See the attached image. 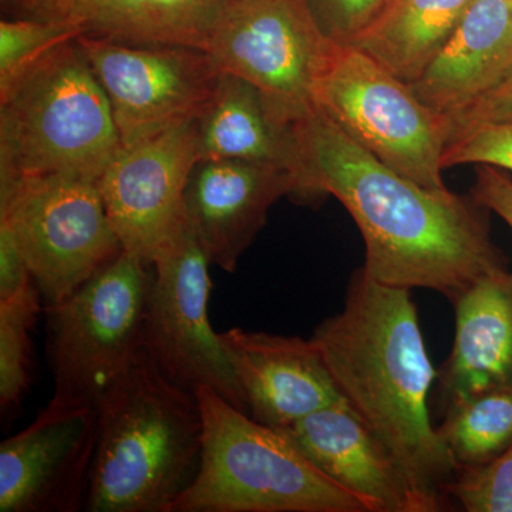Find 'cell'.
Masks as SVG:
<instances>
[{
	"label": "cell",
	"mask_w": 512,
	"mask_h": 512,
	"mask_svg": "<svg viewBox=\"0 0 512 512\" xmlns=\"http://www.w3.org/2000/svg\"><path fill=\"white\" fill-rule=\"evenodd\" d=\"M298 200L332 195L362 234L367 275L396 288L429 289L453 301L478 279L508 268L483 205L421 187L360 147L318 106L296 121Z\"/></svg>",
	"instance_id": "1"
},
{
	"label": "cell",
	"mask_w": 512,
	"mask_h": 512,
	"mask_svg": "<svg viewBox=\"0 0 512 512\" xmlns=\"http://www.w3.org/2000/svg\"><path fill=\"white\" fill-rule=\"evenodd\" d=\"M410 292L356 269L342 311L311 338L343 402L396 458L424 512H436L446 505L458 468L431 423L437 372Z\"/></svg>",
	"instance_id": "2"
},
{
	"label": "cell",
	"mask_w": 512,
	"mask_h": 512,
	"mask_svg": "<svg viewBox=\"0 0 512 512\" xmlns=\"http://www.w3.org/2000/svg\"><path fill=\"white\" fill-rule=\"evenodd\" d=\"M84 511L173 512L200 468L204 419L197 394L141 352L104 393Z\"/></svg>",
	"instance_id": "3"
},
{
	"label": "cell",
	"mask_w": 512,
	"mask_h": 512,
	"mask_svg": "<svg viewBox=\"0 0 512 512\" xmlns=\"http://www.w3.org/2000/svg\"><path fill=\"white\" fill-rule=\"evenodd\" d=\"M121 148L109 99L76 39L0 87V181L99 180Z\"/></svg>",
	"instance_id": "4"
},
{
	"label": "cell",
	"mask_w": 512,
	"mask_h": 512,
	"mask_svg": "<svg viewBox=\"0 0 512 512\" xmlns=\"http://www.w3.org/2000/svg\"><path fill=\"white\" fill-rule=\"evenodd\" d=\"M204 447L197 476L173 512H370L279 429L201 387Z\"/></svg>",
	"instance_id": "5"
},
{
	"label": "cell",
	"mask_w": 512,
	"mask_h": 512,
	"mask_svg": "<svg viewBox=\"0 0 512 512\" xmlns=\"http://www.w3.org/2000/svg\"><path fill=\"white\" fill-rule=\"evenodd\" d=\"M153 266L121 251L69 298L46 306L56 396L97 406L143 352Z\"/></svg>",
	"instance_id": "6"
},
{
	"label": "cell",
	"mask_w": 512,
	"mask_h": 512,
	"mask_svg": "<svg viewBox=\"0 0 512 512\" xmlns=\"http://www.w3.org/2000/svg\"><path fill=\"white\" fill-rule=\"evenodd\" d=\"M316 106L360 147L430 190H446L447 120L410 84L353 45H336L315 90Z\"/></svg>",
	"instance_id": "7"
},
{
	"label": "cell",
	"mask_w": 512,
	"mask_h": 512,
	"mask_svg": "<svg viewBox=\"0 0 512 512\" xmlns=\"http://www.w3.org/2000/svg\"><path fill=\"white\" fill-rule=\"evenodd\" d=\"M0 220L15 231L46 306L69 298L123 251L92 178L0 181Z\"/></svg>",
	"instance_id": "8"
},
{
	"label": "cell",
	"mask_w": 512,
	"mask_h": 512,
	"mask_svg": "<svg viewBox=\"0 0 512 512\" xmlns=\"http://www.w3.org/2000/svg\"><path fill=\"white\" fill-rule=\"evenodd\" d=\"M336 45L303 0H224L204 50L222 73L254 84L298 121L315 109L316 84Z\"/></svg>",
	"instance_id": "9"
},
{
	"label": "cell",
	"mask_w": 512,
	"mask_h": 512,
	"mask_svg": "<svg viewBox=\"0 0 512 512\" xmlns=\"http://www.w3.org/2000/svg\"><path fill=\"white\" fill-rule=\"evenodd\" d=\"M210 265L183 220L151 264L143 350L171 382L192 393L210 387L245 413L221 333L208 316Z\"/></svg>",
	"instance_id": "10"
},
{
	"label": "cell",
	"mask_w": 512,
	"mask_h": 512,
	"mask_svg": "<svg viewBox=\"0 0 512 512\" xmlns=\"http://www.w3.org/2000/svg\"><path fill=\"white\" fill-rule=\"evenodd\" d=\"M76 40L109 99L121 146L200 119L220 82L218 64L195 47Z\"/></svg>",
	"instance_id": "11"
},
{
	"label": "cell",
	"mask_w": 512,
	"mask_h": 512,
	"mask_svg": "<svg viewBox=\"0 0 512 512\" xmlns=\"http://www.w3.org/2000/svg\"><path fill=\"white\" fill-rule=\"evenodd\" d=\"M97 433V406L53 394L0 446V512L84 511Z\"/></svg>",
	"instance_id": "12"
},
{
	"label": "cell",
	"mask_w": 512,
	"mask_h": 512,
	"mask_svg": "<svg viewBox=\"0 0 512 512\" xmlns=\"http://www.w3.org/2000/svg\"><path fill=\"white\" fill-rule=\"evenodd\" d=\"M197 161V120L121 146L97 185L123 251L153 264L183 225L185 188Z\"/></svg>",
	"instance_id": "13"
},
{
	"label": "cell",
	"mask_w": 512,
	"mask_h": 512,
	"mask_svg": "<svg viewBox=\"0 0 512 512\" xmlns=\"http://www.w3.org/2000/svg\"><path fill=\"white\" fill-rule=\"evenodd\" d=\"M298 178L279 165L201 160L185 188L183 220L212 265L234 272L276 202L298 197Z\"/></svg>",
	"instance_id": "14"
},
{
	"label": "cell",
	"mask_w": 512,
	"mask_h": 512,
	"mask_svg": "<svg viewBox=\"0 0 512 512\" xmlns=\"http://www.w3.org/2000/svg\"><path fill=\"white\" fill-rule=\"evenodd\" d=\"M221 339L245 413L258 423L284 429L343 400L312 338L234 328Z\"/></svg>",
	"instance_id": "15"
},
{
	"label": "cell",
	"mask_w": 512,
	"mask_h": 512,
	"mask_svg": "<svg viewBox=\"0 0 512 512\" xmlns=\"http://www.w3.org/2000/svg\"><path fill=\"white\" fill-rule=\"evenodd\" d=\"M279 430L370 512H424L396 458L343 400Z\"/></svg>",
	"instance_id": "16"
},
{
	"label": "cell",
	"mask_w": 512,
	"mask_h": 512,
	"mask_svg": "<svg viewBox=\"0 0 512 512\" xmlns=\"http://www.w3.org/2000/svg\"><path fill=\"white\" fill-rule=\"evenodd\" d=\"M451 303L456 335L436 377L444 412L477 394L512 387V272L478 279Z\"/></svg>",
	"instance_id": "17"
},
{
	"label": "cell",
	"mask_w": 512,
	"mask_h": 512,
	"mask_svg": "<svg viewBox=\"0 0 512 512\" xmlns=\"http://www.w3.org/2000/svg\"><path fill=\"white\" fill-rule=\"evenodd\" d=\"M19 18L60 23L126 45L204 50L224 0H5Z\"/></svg>",
	"instance_id": "18"
},
{
	"label": "cell",
	"mask_w": 512,
	"mask_h": 512,
	"mask_svg": "<svg viewBox=\"0 0 512 512\" xmlns=\"http://www.w3.org/2000/svg\"><path fill=\"white\" fill-rule=\"evenodd\" d=\"M512 64V0H473L413 92L448 120L473 103Z\"/></svg>",
	"instance_id": "19"
},
{
	"label": "cell",
	"mask_w": 512,
	"mask_h": 512,
	"mask_svg": "<svg viewBox=\"0 0 512 512\" xmlns=\"http://www.w3.org/2000/svg\"><path fill=\"white\" fill-rule=\"evenodd\" d=\"M197 131L198 161L279 165L291 170L301 187L302 156L296 121L276 109L247 80L221 74L210 104L197 120Z\"/></svg>",
	"instance_id": "20"
},
{
	"label": "cell",
	"mask_w": 512,
	"mask_h": 512,
	"mask_svg": "<svg viewBox=\"0 0 512 512\" xmlns=\"http://www.w3.org/2000/svg\"><path fill=\"white\" fill-rule=\"evenodd\" d=\"M473 0H387L352 43L413 84L446 47Z\"/></svg>",
	"instance_id": "21"
},
{
	"label": "cell",
	"mask_w": 512,
	"mask_h": 512,
	"mask_svg": "<svg viewBox=\"0 0 512 512\" xmlns=\"http://www.w3.org/2000/svg\"><path fill=\"white\" fill-rule=\"evenodd\" d=\"M437 431L458 473L488 466L512 446V387L451 406Z\"/></svg>",
	"instance_id": "22"
},
{
	"label": "cell",
	"mask_w": 512,
	"mask_h": 512,
	"mask_svg": "<svg viewBox=\"0 0 512 512\" xmlns=\"http://www.w3.org/2000/svg\"><path fill=\"white\" fill-rule=\"evenodd\" d=\"M40 292L35 282L18 295L0 301V409L9 417L22 406L32 383L33 345L40 309Z\"/></svg>",
	"instance_id": "23"
},
{
	"label": "cell",
	"mask_w": 512,
	"mask_h": 512,
	"mask_svg": "<svg viewBox=\"0 0 512 512\" xmlns=\"http://www.w3.org/2000/svg\"><path fill=\"white\" fill-rule=\"evenodd\" d=\"M79 30L33 18L0 22V87L6 86L53 47L77 39Z\"/></svg>",
	"instance_id": "24"
},
{
	"label": "cell",
	"mask_w": 512,
	"mask_h": 512,
	"mask_svg": "<svg viewBox=\"0 0 512 512\" xmlns=\"http://www.w3.org/2000/svg\"><path fill=\"white\" fill-rule=\"evenodd\" d=\"M446 493L467 512H512V446L488 466L460 471Z\"/></svg>",
	"instance_id": "25"
},
{
	"label": "cell",
	"mask_w": 512,
	"mask_h": 512,
	"mask_svg": "<svg viewBox=\"0 0 512 512\" xmlns=\"http://www.w3.org/2000/svg\"><path fill=\"white\" fill-rule=\"evenodd\" d=\"M467 164L493 165L512 174V123L481 124L451 138L444 170Z\"/></svg>",
	"instance_id": "26"
},
{
	"label": "cell",
	"mask_w": 512,
	"mask_h": 512,
	"mask_svg": "<svg viewBox=\"0 0 512 512\" xmlns=\"http://www.w3.org/2000/svg\"><path fill=\"white\" fill-rule=\"evenodd\" d=\"M323 35L338 43L352 45L376 18L387 0H303Z\"/></svg>",
	"instance_id": "27"
},
{
	"label": "cell",
	"mask_w": 512,
	"mask_h": 512,
	"mask_svg": "<svg viewBox=\"0 0 512 512\" xmlns=\"http://www.w3.org/2000/svg\"><path fill=\"white\" fill-rule=\"evenodd\" d=\"M447 123L450 140L481 124L512 123V64L487 92L448 119Z\"/></svg>",
	"instance_id": "28"
},
{
	"label": "cell",
	"mask_w": 512,
	"mask_h": 512,
	"mask_svg": "<svg viewBox=\"0 0 512 512\" xmlns=\"http://www.w3.org/2000/svg\"><path fill=\"white\" fill-rule=\"evenodd\" d=\"M25 255L8 221L0 220V301L18 295L32 284Z\"/></svg>",
	"instance_id": "29"
},
{
	"label": "cell",
	"mask_w": 512,
	"mask_h": 512,
	"mask_svg": "<svg viewBox=\"0 0 512 512\" xmlns=\"http://www.w3.org/2000/svg\"><path fill=\"white\" fill-rule=\"evenodd\" d=\"M476 183L471 197L494 212L512 231V181L500 168L493 165H477Z\"/></svg>",
	"instance_id": "30"
}]
</instances>
